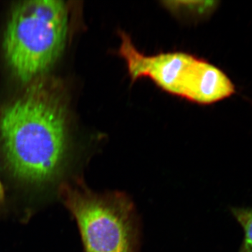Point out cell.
Here are the masks:
<instances>
[{"mask_svg":"<svg viewBox=\"0 0 252 252\" xmlns=\"http://www.w3.org/2000/svg\"><path fill=\"white\" fill-rule=\"evenodd\" d=\"M63 203L77 221L85 252H138L140 220L126 193H99L79 177L59 188Z\"/></svg>","mask_w":252,"mask_h":252,"instance_id":"obj_4","label":"cell"},{"mask_svg":"<svg viewBox=\"0 0 252 252\" xmlns=\"http://www.w3.org/2000/svg\"><path fill=\"white\" fill-rule=\"evenodd\" d=\"M174 16L187 22L198 23L210 17L218 7L216 1H167L161 3Z\"/></svg>","mask_w":252,"mask_h":252,"instance_id":"obj_5","label":"cell"},{"mask_svg":"<svg viewBox=\"0 0 252 252\" xmlns=\"http://www.w3.org/2000/svg\"><path fill=\"white\" fill-rule=\"evenodd\" d=\"M69 9L64 1L34 0L13 8L5 31V59L18 80L31 83L52 67L65 47Z\"/></svg>","mask_w":252,"mask_h":252,"instance_id":"obj_2","label":"cell"},{"mask_svg":"<svg viewBox=\"0 0 252 252\" xmlns=\"http://www.w3.org/2000/svg\"><path fill=\"white\" fill-rule=\"evenodd\" d=\"M5 204V195L4 190L3 189V186L1 185V181H0V210L3 208Z\"/></svg>","mask_w":252,"mask_h":252,"instance_id":"obj_7","label":"cell"},{"mask_svg":"<svg viewBox=\"0 0 252 252\" xmlns=\"http://www.w3.org/2000/svg\"><path fill=\"white\" fill-rule=\"evenodd\" d=\"M118 54L126 63L132 83L149 79L161 90L194 103L209 105L236 93L234 83L220 68L182 51L146 55L130 36L119 31Z\"/></svg>","mask_w":252,"mask_h":252,"instance_id":"obj_3","label":"cell"},{"mask_svg":"<svg viewBox=\"0 0 252 252\" xmlns=\"http://www.w3.org/2000/svg\"><path fill=\"white\" fill-rule=\"evenodd\" d=\"M230 211L243 230L238 252H252V207H231Z\"/></svg>","mask_w":252,"mask_h":252,"instance_id":"obj_6","label":"cell"},{"mask_svg":"<svg viewBox=\"0 0 252 252\" xmlns=\"http://www.w3.org/2000/svg\"><path fill=\"white\" fill-rule=\"evenodd\" d=\"M0 141L10 175L20 185L46 189L62 177L70 140L62 91L37 79L0 112Z\"/></svg>","mask_w":252,"mask_h":252,"instance_id":"obj_1","label":"cell"}]
</instances>
